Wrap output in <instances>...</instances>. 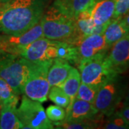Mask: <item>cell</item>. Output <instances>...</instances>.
<instances>
[{
    "label": "cell",
    "mask_w": 129,
    "mask_h": 129,
    "mask_svg": "<svg viewBox=\"0 0 129 129\" xmlns=\"http://www.w3.org/2000/svg\"><path fill=\"white\" fill-rule=\"evenodd\" d=\"M47 0H10L0 9V31L22 35L40 22Z\"/></svg>",
    "instance_id": "6da1fadb"
},
{
    "label": "cell",
    "mask_w": 129,
    "mask_h": 129,
    "mask_svg": "<svg viewBox=\"0 0 129 129\" xmlns=\"http://www.w3.org/2000/svg\"><path fill=\"white\" fill-rule=\"evenodd\" d=\"M44 37L68 42L73 35L75 19L53 5L44 12L40 19Z\"/></svg>",
    "instance_id": "7a4b0ae2"
},
{
    "label": "cell",
    "mask_w": 129,
    "mask_h": 129,
    "mask_svg": "<svg viewBox=\"0 0 129 129\" xmlns=\"http://www.w3.org/2000/svg\"><path fill=\"white\" fill-rule=\"evenodd\" d=\"M32 62L18 55L0 52V77L18 95L23 94L24 86L30 72Z\"/></svg>",
    "instance_id": "3957f363"
},
{
    "label": "cell",
    "mask_w": 129,
    "mask_h": 129,
    "mask_svg": "<svg viewBox=\"0 0 129 129\" xmlns=\"http://www.w3.org/2000/svg\"><path fill=\"white\" fill-rule=\"evenodd\" d=\"M107 53H103L88 59H83L78 64L82 83L101 88L115 73L107 59Z\"/></svg>",
    "instance_id": "277c9868"
},
{
    "label": "cell",
    "mask_w": 129,
    "mask_h": 129,
    "mask_svg": "<svg viewBox=\"0 0 129 129\" xmlns=\"http://www.w3.org/2000/svg\"><path fill=\"white\" fill-rule=\"evenodd\" d=\"M125 94V85L119 75L108 80L99 88L93 106L98 113L111 115L121 104Z\"/></svg>",
    "instance_id": "5b68a950"
},
{
    "label": "cell",
    "mask_w": 129,
    "mask_h": 129,
    "mask_svg": "<svg viewBox=\"0 0 129 129\" xmlns=\"http://www.w3.org/2000/svg\"><path fill=\"white\" fill-rule=\"evenodd\" d=\"M52 61L53 60L32 62L23 89V94L27 98L40 103L47 100L50 88L47 80V73Z\"/></svg>",
    "instance_id": "8992f818"
},
{
    "label": "cell",
    "mask_w": 129,
    "mask_h": 129,
    "mask_svg": "<svg viewBox=\"0 0 129 129\" xmlns=\"http://www.w3.org/2000/svg\"><path fill=\"white\" fill-rule=\"evenodd\" d=\"M17 111L19 118L23 125V128H53V124L47 118L40 102L24 95Z\"/></svg>",
    "instance_id": "52a82bcc"
},
{
    "label": "cell",
    "mask_w": 129,
    "mask_h": 129,
    "mask_svg": "<svg viewBox=\"0 0 129 129\" xmlns=\"http://www.w3.org/2000/svg\"><path fill=\"white\" fill-rule=\"evenodd\" d=\"M44 37L40 22L22 35H0V51L19 55L20 52L29 44Z\"/></svg>",
    "instance_id": "ba28073f"
},
{
    "label": "cell",
    "mask_w": 129,
    "mask_h": 129,
    "mask_svg": "<svg viewBox=\"0 0 129 129\" xmlns=\"http://www.w3.org/2000/svg\"><path fill=\"white\" fill-rule=\"evenodd\" d=\"M111 47L107 53V59L115 73L120 75L129 68V34Z\"/></svg>",
    "instance_id": "9c48e42d"
},
{
    "label": "cell",
    "mask_w": 129,
    "mask_h": 129,
    "mask_svg": "<svg viewBox=\"0 0 129 129\" xmlns=\"http://www.w3.org/2000/svg\"><path fill=\"white\" fill-rule=\"evenodd\" d=\"M108 49L103 35H90L83 39L78 46L80 61L108 52Z\"/></svg>",
    "instance_id": "30bf717a"
},
{
    "label": "cell",
    "mask_w": 129,
    "mask_h": 129,
    "mask_svg": "<svg viewBox=\"0 0 129 129\" xmlns=\"http://www.w3.org/2000/svg\"><path fill=\"white\" fill-rule=\"evenodd\" d=\"M95 26V24L91 17L90 9L80 12L75 19L74 33L68 42L78 46L83 39L92 35Z\"/></svg>",
    "instance_id": "8fae6325"
},
{
    "label": "cell",
    "mask_w": 129,
    "mask_h": 129,
    "mask_svg": "<svg viewBox=\"0 0 129 129\" xmlns=\"http://www.w3.org/2000/svg\"><path fill=\"white\" fill-rule=\"evenodd\" d=\"M98 113L93 104L80 99L75 98L68 106L64 120L76 121L92 119Z\"/></svg>",
    "instance_id": "7c38bea8"
},
{
    "label": "cell",
    "mask_w": 129,
    "mask_h": 129,
    "mask_svg": "<svg viewBox=\"0 0 129 129\" xmlns=\"http://www.w3.org/2000/svg\"><path fill=\"white\" fill-rule=\"evenodd\" d=\"M115 0H98L90 8V14L96 25L108 24L113 18Z\"/></svg>",
    "instance_id": "4fadbf2b"
},
{
    "label": "cell",
    "mask_w": 129,
    "mask_h": 129,
    "mask_svg": "<svg viewBox=\"0 0 129 129\" xmlns=\"http://www.w3.org/2000/svg\"><path fill=\"white\" fill-rule=\"evenodd\" d=\"M50 42L51 40L45 37L39 38L25 47L20 52L19 55L31 62L47 60L46 51Z\"/></svg>",
    "instance_id": "5bb4252c"
},
{
    "label": "cell",
    "mask_w": 129,
    "mask_h": 129,
    "mask_svg": "<svg viewBox=\"0 0 129 129\" xmlns=\"http://www.w3.org/2000/svg\"><path fill=\"white\" fill-rule=\"evenodd\" d=\"M72 65L68 61L61 58H55L47 73L50 86H59L68 77Z\"/></svg>",
    "instance_id": "9a60e30c"
},
{
    "label": "cell",
    "mask_w": 129,
    "mask_h": 129,
    "mask_svg": "<svg viewBox=\"0 0 129 129\" xmlns=\"http://www.w3.org/2000/svg\"><path fill=\"white\" fill-rule=\"evenodd\" d=\"M129 34L128 28L123 21V17L112 18L106 26L103 35L109 48L115 42Z\"/></svg>",
    "instance_id": "2e32d148"
},
{
    "label": "cell",
    "mask_w": 129,
    "mask_h": 129,
    "mask_svg": "<svg viewBox=\"0 0 129 129\" xmlns=\"http://www.w3.org/2000/svg\"><path fill=\"white\" fill-rule=\"evenodd\" d=\"M16 104L0 105V128H23V125L17 115Z\"/></svg>",
    "instance_id": "e0dca14e"
},
{
    "label": "cell",
    "mask_w": 129,
    "mask_h": 129,
    "mask_svg": "<svg viewBox=\"0 0 129 129\" xmlns=\"http://www.w3.org/2000/svg\"><path fill=\"white\" fill-rule=\"evenodd\" d=\"M96 0H55L54 5L73 18L85 10L90 9Z\"/></svg>",
    "instance_id": "ac0fdd59"
},
{
    "label": "cell",
    "mask_w": 129,
    "mask_h": 129,
    "mask_svg": "<svg viewBox=\"0 0 129 129\" xmlns=\"http://www.w3.org/2000/svg\"><path fill=\"white\" fill-rule=\"evenodd\" d=\"M80 81H81V78H80V74L79 70L75 68L72 67L68 77L62 82V83H61L59 85V87L70 98V105L75 99L79 86L80 85Z\"/></svg>",
    "instance_id": "d6986e66"
},
{
    "label": "cell",
    "mask_w": 129,
    "mask_h": 129,
    "mask_svg": "<svg viewBox=\"0 0 129 129\" xmlns=\"http://www.w3.org/2000/svg\"><path fill=\"white\" fill-rule=\"evenodd\" d=\"M19 102V95L3 78L0 77V105L16 104Z\"/></svg>",
    "instance_id": "ffe728a7"
},
{
    "label": "cell",
    "mask_w": 129,
    "mask_h": 129,
    "mask_svg": "<svg viewBox=\"0 0 129 129\" xmlns=\"http://www.w3.org/2000/svg\"><path fill=\"white\" fill-rule=\"evenodd\" d=\"M53 125L57 126L58 128L87 129L95 128L96 124L92 119H88L76 121H67L63 120L58 122H54Z\"/></svg>",
    "instance_id": "44dd1931"
},
{
    "label": "cell",
    "mask_w": 129,
    "mask_h": 129,
    "mask_svg": "<svg viewBox=\"0 0 129 129\" xmlns=\"http://www.w3.org/2000/svg\"><path fill=\"white\" fill-rule=\"evenodd\" d=\"M99 88H100L96 86L82 83L79 86L75 98L89 102L93 104Z\"/></svg>",
    "instance_id": "7402d4cb"
},
{
    "label": "cell",
    "mask_w": 129,
    "mask_h": 129,
    "mask_svg": "<svg viewBox=\"0 0 129 129\" xmlns=\"http://www.w3.org/2000/svg\"><path fill=\"white\" fill-rule=\"evenodd\" d=\"M48 98L51 101L55 103L57 106L62 108H68L70 103L69 97L59 86H52L50 88Z\"/></svg>",
    "instance_id": "603a6c76"
},
{
    "label": "cell",
    "mask_w": 129,
    "mask_h": 129,
    "mask_svg": "<svg viewBox=\"0 0 129 129\" xmlns=\"http://www.w3.org/2000/svg\"><path fill=\"white\" fill-rule=\"evenodd\" d=\"M113 116L103 125V128L128 129L129 123L118 115L113 113Z\"/></svg>",
    "instance_id": "cb8c5ba5"
},
{
    "label": "cell",
    "mask_w": 129,
    "mask_h": 129,
    "mask_svg": "<svg viewBox=\"0 0 129 129\" xmlns=\"http://www.w3.org/2000/svg\"><path fill=\"white\" fill-rule=\"evenodd\" d=\"M46 115L52 122H58L65 118L66 112L62 107L59 106H50L46 110Z\"/></svg>",
    "instance_id": "d4e9b609"
},
{
    "label": "cell",
    "mask_w": 129,
    "mask_h": 129,
    "mask_svg": "<svg viewBox=\"0 0 129 129\" xmlns=\"http://www.w3.org/2000/svg\"><path fill=\"white\" fill-rule=\"evenodd\" d=\"M129 12V0H115V10L113 18L123 17Z\"/></svg>",
    "instance_id": "484cf974"
},
{
    "label": "cell",
    "mask_w": 129,
    "mask_h": 129,
    "mask_svg": "<svg viewBox=\"0 0 129 129\" xmlns=\"http://www.w3.org/2000/svg\"><path fill=\"white\" fill-rule=\"evenodd\" d=\"M115 113L120 117H122L123 118H124L125 120L129 123V106L122 107L119 111L115 112Z\"/></svg>",
    "instance_id": "4316f807"
},
{
    "label": "cell",
    "mask_w": 129,
    "mask_h": 129,
    "mask_svg": "<svg viewBox=\"0 0 129 129\" xmlns=\"http://www.w3.org/2000/svg\"><path fill=\"white\" fill-rule=\"evenodd\" d=\"M123 98H124V99L121 103V108L129 106V89L127 90V92H125Z\"/></svg>",
    "instance_id": "83f0119b"
},
{
    "label": "cell",
    "mask_w": 129,
    "mask_h": 129,
    "mask_svg": "<svg viewBox=\"0 0 129 129\" xmlns=\"http://www.w3.org/2000/svg\"><path fill=\"white\" fill-rule=\"evenodd\" d=\"M123 21L129 31V12L123 17Z\"/></svg>",
    "instance_id": "f1b7e54d"
},
{
    "label": "cell",
    "mask_w": 129,
    "mask_h": 129,
    "mask_svg": "<svg viewBox=\"0 0 129 129\" xmlns=\"http://www.w3.org/2000/svg\"><path fill=\"white\" fill-rule=\"evenodd\" d=\"M10 0H0V2H3V3H5V2H9Z\"/></svg>",
    "instance_id": "f546056e"
},
{
    "label": "cell",
    "mask_w": 129,
    "mask_h": 129,
    "mask_svg": "<svg viewBox=\"0 0 129 129\" xmlns=\"http://www.w3.org/2000/svg\"><path fill=\"white\" fill-rule=\"evenodd\" d=\"M3 4H4L3 2H0V9H1V7H2V5H3Z\"/></svg>",
    "instance_id": "4dcf8cb0"
},
{
    "label": "cell",
    "mask_w": 129,
    "mask_h": 129,
    "mask_svg": "<svg viewBox=\"0 0 129 129\" xmlns=\"http://www.w3.org/2000/svg\"><path fill=\"white\" fill-rule=\"evenodd\" d=\"M0 52H1V51H0Z\"/></svg>",
    "instance_id": "1f68e13d"
},
{
    "label": "cell",
    "mask_w": 129,
    "mask_h": 129,
    "mask_svg": "<svg viewBox=\"0 0 129 129\" xmlns=\"http://www.w3.org/2000/svg\"><path fill=\"white\" fill-rule=\"evenodd\" d=\"M96 1H98V0H96Z\"/></svg>",
    "instance_id": "d6a6232c"
}]
</instances>
